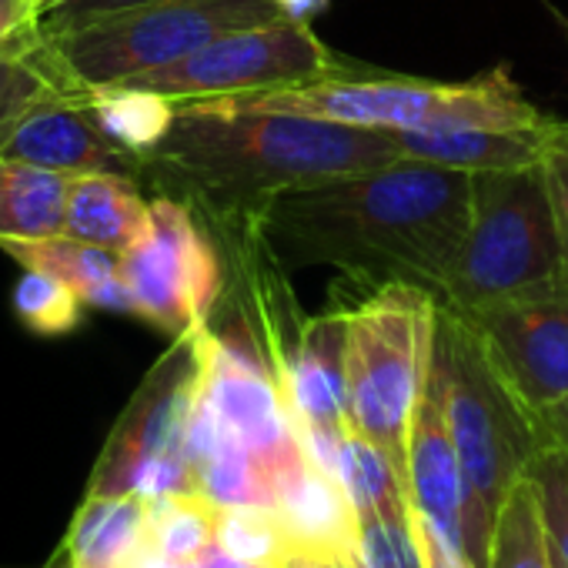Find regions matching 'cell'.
<instances>
[{"label":"cell","instance_id":"obj_1","mask_svg":"<svg viewBox=\"0 0 568 568\" xmlns=\"http://www.w3.org/2000/svg\"><path fill=\"white\" fill-rule=\"evenodd\" d=\"M471 174L398 158L281 191L251 217L288 264H332L372 284L415 281L438 295L468 231Z\"/></svg>","mask_w":568,"mask_h":568},{"label":"cell","instance_id":"obj_2","mask_svg":"<svg viewBox=\"0 0 568 568\" xmlns=\"http://www.w3.org/2000/svg\"><path fill=\"white\" fill-rule=\"evenodd\" d=\"M221 207L254 214L281 191L398 161L388 131L302 114L178 104V124L151 151Z\"/></svg>","mask_w":568,"mask_h":568},{"label":"cell","instance_id":"obj_3","mask_svg":"<svg viewBox=\"0 0 568 568\" xmlns=\"http://www.w3.org/2000/svg\"><path fill=\"white\" fill-rule=\"evenodd\" d=\"M432 365L445 392L448 428L465 471V545L488 568L495 515L531 458L551 445L541 418L508 388L475 328L438 302Z\"/></svg>","mask_w":568,"mask_h":568},{"label":"cell","instance_id":"obj_4","mask_svg":"<svg viewBox=\"0 0 568 568\" xmlns=\"http://www.w3.org/2000/svg\"><path fill=\"white\" fill-rule=\"evenodd\" d=\"M227 111L302 114L368 131H452V128H541L551 118L525 101L505 68L471 81H418L398 74L318 78L295 88L261 91L247 98L197 101Z\"/></svg>","mask_w":568,"mask_h":568},{"label":"cell","instance_id":"obj_5","mask_svg":"<svg viewBox=\"0 0 568 568\" xmlns=\"http://www.w3.org/2000/svg\"><path fill=\"white\" fill-rule=\"evenodd\" d=\"M568 284V257L541 164L471 174V211L438 302L471 312Z\"/></svg>","mask_w":568,"mask_h":568},{"label":"cell","instance_id":"obj_6","mask_svg":"<svg viewBox=\"0 0 568 568\" xmlns=\"http://www.w3.org/2000/svg\"><path fill=\"white\" fill-rule=\"evenodd\" d=\"M345 318L348 428L375 442L405 475L408 425L432 368L438 295L415 281H388L345 305Z\"/></svg>","mask_w":568,"mask_h":568},{"label":"cell","instance_id":"obj_7","mask_svg":"<svg viewBox=\"0 0 568 568\" xmlns=\"http://www.w3.org/2000/svg\"><path fill=\"white\" fill-rule=\"evenodd\" d=\"M284 18L274 0H151L48 38L54 71L81 88L131 81L178 64L207 44Z\"/></svg>","mask_w":568,"mask_h":568},{"label":"cell","instance_id":"obj_8","mask_svg":"<svg viewBox=\"0 0 568 568\" xmlns=\"http://www.w3.org/2000/svg\"><path fill=\"white\" fill-rule=\"evenodd\" d=\"M201 332L174 338L148 372L108 435L88 481L91 495L158 498L171 491H197L187 462V425L201 385Z\"/></svg>","mask_w":568,"mask_h":568},{"label":"cell","instance_id":"obj_9","mask_svg":"<svg viewBox=\"0 0 568 568\" xmlns=\"http://www.w3.org/2000/svg\"><path fill=\"white\" fill-rule=\"evenodd\" d=\"M348 71H355V64L342 61L308 24L277 18L271 24L227 34L178 64L138 74L124 84L158 91L178 104H197L295 88Z\"/></svg>","mask_w":568,"mask_h":568},{"label":"cell","instance_id":"obj_10","mask_svg":"<svg viewBox=\"0 0 568 568\" xmlns=\"http://www.w3.org/2000/svg\"><path fill=\"white\" fill-rule=\"evenodd\" d=\"M201 392L231 435L261 458L281 495L308 458L298 442L274 355L261 352L247 332H214L207 325L201 332Z\"/></svg>","mask_w":568,"mask_h":568},{"label":"cell","instance_id":"obj_11","mask_svg":"<svg viewBox=\"0 0 568 568\" xmlns=\"http://www.w3.org/2000/svg\"><path fill=\"white\" fill-rule=\"evenodd\" d=\"M151 234L121 254V271L134 295V315L171 338L197 335L211 325L221 298V261L191 211L171 197L151 201Z\"/></svg>","mask_w":568,"mask_h":568},{"label":"cell","instance_id":"obj_12","mask_svg":"<svg viewBox=\"0 0 568 568\" xmlns=\"http://www.w3.org/2000/svg\"><path fill=\"white\" fill-rule=\"evenodd\" d=\"M458 315L475 328L508 388L538 418L568 395V284Z\"/></svg>","mask_w":568,"mask_h":568},{"label":"cell","instance_id":"obj_13","mask_svg":"<svg viewBox=\"0 0 568 568\" xmlns=\"http://www.w3.org/2000/svg\"><path fill=\"white\" fill-rule=\"evenodd\" d=\"M348 318L345 308L308 318L295 345L274 355L305 458L338 478V452L348 432Z\"/></svg>","mask_w":568,"mask_h":568},{"label":"cell","instance_id":"obj_14","mask_svg":"<svg viewBox=\"0 0 568 568\" xmlns=\"http://www.w3.org/2000/svg\"><path fill=\"white\" fill-rule=\"evenodd\" d=\"M0 158L28 161L68 178L101 171L124 174L134 161L131 151H124L101 131V124L88 111L84 91L78 88H58L41 98L11 128L8 141L0 144Z\"/></svg>","mask_w":568,"mask_h":568},{"label":"cell","instance_id":"obj_15","mask_svg":"<svg viewBox=\"0 0 568 568\" xmlns=\"http://www.w3.org/2000/svg\"><path fill=\"white\" fill-rule=\"evenodd\" d=\"M405 485L408 501L418 515H425L442 538L468 555L465 545V471L445 415V392L435 365L428 368V382L415 405L408 425V455H405Z\"/></svg>","mask_w":568,"mask_h":568},{"label":"cell","instance_id":"obj_16","mask_svg":"<svg viewBox=\"0 0 568 568\" xmlns=\"http://www.w3.org/2000/svg\"><path fill=\"white\" fill-rule=\"evenodd\" d=\"M277 511L288 525L295 555H315L332 565L352 561L362 551L358 511L342 481L312 462L281 488Z\"/></svg>","mask_w":568,"mask_h":568},{"label":"cell","instance_id":"obj_17","mask_svg":"<svg viewBox=\"0 0 568 568\" xmlns=\"http://www.w3.org/2000/svg\"><path fill=\"white\" fill-rule=\"evenodd\" d=\"M555 118L541 128H452V131H388L402 158L485 174V171H518L541 161L545 134Z\"/></svg>","mask_w":568,"mask_h":568},{"label":"cell","instance_id":"obj_18","mask_svg":"<svg viewBox=\"0 0 568 568\" xmlns=\"http://www.w3.org/2000/svg\"><path fill=\"white\" fill-rule=\"evenodd\" d=\"M144 531L148 498L88 491L48 568H134Z\"/></svg>","mask_w":568,"mask_h":568},{"label":"cell","instance_id":"obj_19","mask_svg":"<svg viewBox=\"0 0 568 568\" xmlns=\"http://www.w3.org/2000/svg\"><path fill=\"white\" fill-rule=\"evenodd\" d=\"M0 251L11 254L24 271H44L64 281L84 305L134 315V295L121 271L118 251L84 244L68 234L41 241H0Z\"/></svg>","mask_w":568,"mask_h":568},{"label":"cell","instance_id":"obj_20","mask_svg":"<svg viewBox=\"0 0 568 568\" xmlns=\"http://www.w3.org/2000/svg\"><path fill=\"white\" fill-rule=\"evenodd\" d=\"M151 204L138 194V184L128 174L101 171L71 178L64 227L68 237L124 254L134 244H141L151 234Z\"/></svg>","mask_w":568,"mask_h":568},{"label":"cell","instance_id":"obj_21","mask_svg":"<svg viewBox=\"0 0 568 568\" xmlns=\"http://www.w3.org/2000/svg\"><path fill=\"white\" fill-rule=\"evenodd\" d=\"M71 178L0 158V241L61 237L68 227Z\"/></svg>","mask_w":568,"mask_h":568},{"label":"cell","instance_id":"obj_22","mask_svg":"<svg viewBox=\"0 0 568 568\" xmlns=\"http://www.w3.org/2000/svg\"><path fill=\"white\" fill-rule=\"evenodd\" d=\"M84 101L101 131L134 158L158 151L178 124V101L124 81L84 91Z\"/></svg>","mask_w":568,"mask_h":568},{"label":"cell","instance_id":"obj_23","mask_svg":"<svg viewBox=\"0 0 568 568\" xmlns=\"http://www.w3.org/2000/svg\"><path fill=\"white\" fill-rule=\"evenodd\" d=\"M338 481L362 515H405L412 508L398 465L355 428L345 432L338 452Z\"/></svg>","mask_w":568,"mask_h":568},{"label":"cell","instance_id":"obj_24","mask_svg":"<svg viewBox=\"0 0 568 568\" xmlns=\"http://www.w3.org/2000/svg\"><path fill=\"white\" fill-rule=\"evenodd\" d=\"M217 535V505L201 491H171L148 498V531L144 548L191 565L204 548L214 545Z\"/></svg>","mask_w":568,"mask_h":568},{"label":"cell","instance_id":"obj_25","mask_svg":"<svg viewBox=\"0 0 568 568\" xmlns=\"http://www.w3.org/2000/svg\"><path fill=\"white\" fill-rule=\"evenodd\" d=\"M58 88H74V84H68L54 71L41 28L34 34H24V38L0 48V144L8 141L11 128L41 98H48Z\"/></svg>","mask_w":568,"mask_h":568},{"label":"cell","instance_id":"obj_26","mask_svg":"<svg viewBox=\"0 0 568 568\" xmlns=\"http://www.w3.org/2000/svg\"><path fill=\"white\" fill-rule=\"evenodd\" d=\"M488 568H551L538 491L528 475L511 485L495 515Z\"/></svg>","mask_w":568,"mask_h":568},{"label":"cell","instance_id":"obj_27","mask_svg":"<svg viewBox=\"0 0 568 568\" xmlns=\"http://www.w3.org/2000/svg\"><path fill=\"white\" fill-rule=\"evenodd\" d=\"M214 541L251 568H284L295 558V541L274 505L217 508Z\"/></svg>","mask_w":568,"mask_h":568},{"label":"cell","instance_id":"obj_28","mask_svg":"<svg viewBox=\"0 0 568 568\" xmlns=\"http://www.w3.org/2000/svg\"><path fill=\"white\" fill-rule=\"evenodd\" d=\"M84 302L68 288L64 281L44 271H24L14 288V315L24 322L28 332L58 338L78 328Z\"/></svg>","mask_w":568,"mask_h":568},{"label":"cell","instance_id":"obj_29","mask_svg":"<svg viewBox=\"0 0 568 568\" xmlns=\"http://www.w3.org/2000/svg\"><path fill=\"white\" fill-rule=\"evenodd\" d=\"M525 475L531 478L538 491V508H541L548 545L568 565V452L561 445H545L531 458Z\"/></svg>","mask_w":568,"mask_h":568},{"label":"cell","instance_id":"obj_30","mask_svg":"<svg viewBox=\"0 0 568 568\" xmlns=\"http://www.w3.org/2000/svg\"><path fill=\"white\" fill-rule=\"evenodd\" d=\"M362 555L375 568H425L415 528H412V508L405 515H362Z\"/></svg>","mask_w":568,"mask_h":568},{"label":"cell","instance_id":"obj_31","mask_svg":"<svg viewBox=\"0 0 568 568\" xmlns=\"http://www.w3.org/2000/svg\"><path fill=\"white\" fill-rule=\"evenodd\" d=\"M538 164H541V174H545V184H548L558 234H561L565 257H568V121H555L548 128Z\"/></svg>","mask_w":568,"mask_h":568},{"label":"cell","instance_id":"obj_32","mask_svg":"<svg viewBox=\"0 0 568 568\" xmlns=\"http://www.w3.org/2000/svg\"><path fill=\"white\" fill-rule=\"evenodd\" d=\"M138 4H151V0H64L54 11H44L38 18V28L48 38H58L64 31H74L94 18H104V14H118V11H128V8H138Z\"/></svg>","mask_w":568,"mask_h":568},{"label":"cell","instance_id":"obj_33","mask_svg":"<svg viewBox=\"0 0 568 568\" xmlns=\"http://www.w3.org/2000/svg\"><path fill=\"white\" fill-rule=\"evenodd\" d=\"M412 528H415V538H418V548H422V558H425V568H475L471 558L465 551H455L442 531L412 508Z\"/></svg>","mask_w":568,"mask_h":568},{"label":"cell","instance_id":"obj_34","mask_svg":"<svg viewBox=\"0 0 568 568\" xmlns=\"http://www.w3.org/2000/svg\"><path fill=\"white\" fill-rule=\"evenodd\" d=\"M41 11L34 8V0H0V48L34 34L38 31Z\"/></svg>","mask_w":568,"mask_h":568},{"label":"cell","instance_id":"obj_35","mask_svg":"<svg viewBox=\"0 0 568 568\" xmlns=\"http://www.w3.org/2000/svg\"><path fill=\"white\" fill-rule=\"evenodd\" d=\"M541 425H545V435L551 445H561L568 452V395L551 405L548 412H541Z\"/></svg>","mask_w":568,"mask_h":568},{"label":"cell","instance_id":"obj_36","mask_svg":"<svg viewBox=\"0 0 568 568\" xmlns=\"http://www.w3.org/2000/svg\"><path fill=\"white\" fill-rule=\"evenodd\" d=\"M277 11L284 18H292V21H302V24H312V18H318L325 8H328V0H274Z\"/></svg>","mask_w":568,"mask_h":568},{"label":"cell","instance_id":"obj_37","mask_svg":"<svg viewBox=\"0 0 568 568\" xmlns=\"http://www.w3.org/2000/svg\"><path fill=\"white\" fill-rule=\"evenodd\" d=\"M191 568H251V565L241 561V558H234L231 551H224V548L214 541L211 548H204V551L191 561Z\"/></svg>","mask_w":568,"mask_h":568},{"label":"cell","instance_id":"obj_38","mask_svg":"<svg viewBox=\"0 0 568 568\" xmlns=\"http://www.w3.org/2000/svg\"><path fill=\"white\" fill-rule=\"evenodd\" d=\"M134 568H191V565H181V561H171V558H161L154 551H141V558L134 561Z\"/></svg>","mask_w":568,"mask_h":568},{"label":"cell","instance_id":"obj_39","mask_svg":"<svg viewBox=\"0 0 568 568\" xmlns=\"http://www.w3.org/2000/svg\"><path fill=\"white\" fill-rule=\"evenodd\" d=\"M284 568H335V565L325 561V558H315V555H295Z\"/></svg>","mask_w":568,"mask_h":568},{"label":"cell","instance_id":"obj_40","mask_svg":"<svg viewBox=\"0 0 568 568\" xmlns=\"http://www.w3.org/2000/svg\"><path fill=\"white\" fill-rule=\"evenodd\" d=\"M348 568H375V565H372V561H368V558H365V555L358 551V555H355V558L348 561Z\"/></svg>","mask_w":568,"mask_h":568},{"label":"cell","instance_id":"obj_41","mask_svg":"<svg viewBox=\"0 0 568 568\" xmlns=\"http://www.w3.org/2000/svg\"><path fill=\"white\" fill-rule=\"evenodd\" d=\"M34 4H38V11L44 14V11H54L58 4H64V0H34Z\"/></svg>","mask_w":568,"mask_h":568},{"label":"cell","instance_id":"obj_42","mask_svg":"<svg viewBox=\"0 0 568 568\" xmlns=\"http://www.w3.org/2000/svg\"><path fill=\"white\" fill-rule=\"evenodd\" d=\"M548 555H551V568H568V565H565V558L551 551V545H548Z\"/></svg>","mask_w":568,"mask_h":568},{"label":"cell","instance_id":"obj_43","mask_svg":"<svg viewBox=\"0 0 568 568\" xmlns=\"http://www.w3.org/2000/svg\"><path fill=\"white\" fill-rule=\"evenodd\" d=\"M335 568H348V561H342V565H335Z\"/></svg>","mask_w":568,"mask_h":568},{"label":"cell","instance_id":"obj_44","mask_svg":"<svg viewBox=\"0 0 568 568\" xmlns=\"http://www.w3.org/2000/svg\"><path fill=\"white\" fill-rule=\"evenodd\" d=\"M34 8H38V4H34Z\"/></svg>","mask_w":568,"mask_h":568}]
</instances>
